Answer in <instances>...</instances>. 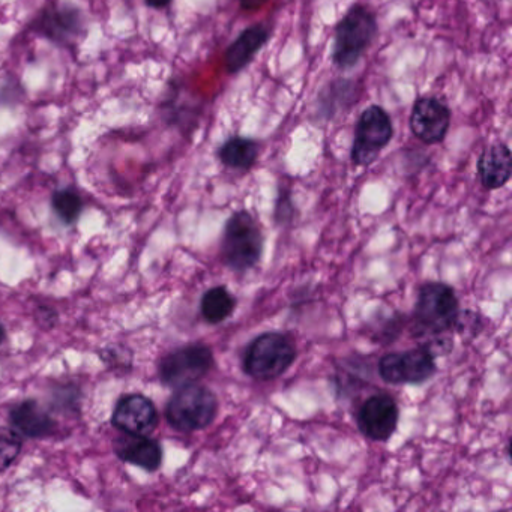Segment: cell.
I'll list each match as a JSON object with an SVG mask.
<instances>
[{"label":"cell","instance_id":"obj_11","mask_svg":"<svg viewBox=\"0 0 512 512\" xmlns=\"http://www.w3.org/2000/svg\"><path fill=\"white\" fill-rule=\"evenodd\" d=\"M113 425L125 434L148 436L158 424L154 403L145 395H125L113 412Z\"/></svg>","mask_w":512,"mask_h":512},{"label":"cell","instance_id":"obj_19","mask_svg":"<svg viewBox=\"0 0 512 512\" xmlns=\"http://www.w3.org/2000/svg\"><path fill=\"white\" fill-rule=\"evenodd\" d=\"M53 209L64 223H76L77 218L82 214L83 202L79 194L73 190H59L53 194Z\"/></svg>","mask_w":512,"mask_h":512},{"label":"cell","instance_id":"obj_21","mask_svg":"<svg viewBox=\"0 0 512 512\" xmlns=\"http://www.w3.org/2000/svg\"><path fill=\"white\" fill-rule=\"evenodd\" d=\"M268 2L269 0H239L242 10L247 11V13L259 11L260 8L265 7Z\"/></svg>","mask_w":512,"mask_h":512},{"label":"cell","instance_id":"obj_4","mask_svg":"<svg viewBox=\"0 0 512 512\" xmlns=\"http://www.w3.org/2000/svg\"><path fill=\"white\" fill-rule=\"evenodd\" d=\"M217 412L214 392L197 383L178 388L166 407L167 421L179 431L203 430L214 422Z\"/></svg>","mask_w":512,"mask_h":512},{"label":"cell","instance_id":"obj_9","mask_svg":"<svg viewBox=\"0 0 512 512\" xmlns=\"http://www.w3.org/2000/svg\"><path fill=\"white\" fill-rule=\"evenodd\" d=\"M451 125V110L433 97H422L413 104L410 130L425 145H437L445 140Z\"/></svg>","mask_w":512,"mask_h":512},{"label":"cell","instance_id":"obj_1","mask_svg":"<svg viewBox=\"0 0 512 512\" xmlns=\"http://www.w3.org/2000/svg\"><path fill=\"white\" fill-rule=\"evenodd\" d=\"M379 26L376 16L364 5H353L346 16L335 26L332 62L340 70L355 67L365 55L374 38L377 37Z\"/></svg>","mask_w":512,"mask_h":512},{"label":"cell","instance_id":"obj_22","mask_svg":"<svg viewBox=\"0 0 512 512\" xmlns=\"http://www.w3.org/2000/svg\"><path fill=\"white\" fill-rule=\"evenodd\" d=\"M172 0H146V4L155 10H163V8L169 7Z\"/></svg>","mask_w":512,"mask_h":512},{"label":"cell","instance_id":"obj_12","mask_svg":"<svg viewBox=\"0 0 512 512\" xmlns=\"http://www.w3.org/2000/svg\"><path fill=\"white\" fill-rule=\"evenodd\" d=\"M271 37V29L265 25H254L245 29L224 53V67L229 74L244 70L254 56L266 46Z\"/></svg>","mask_w":512,"mask_h":512},{"label":"cell","instance_id":"obj_16","mask_svg":"<svg viewBox=\"0 0 512 512\" xmlns=\"http://www.w3.org/2000/svg\"><path fill=\"white\" fill-rule=\"evenodd\" d=\"M11 424L17 433L31 439L49 436L55 428L52 416L34 400H26L11 410Z\"/></svg>","mask_w":512,"mask_h":512},{"label":"cell","instance_id":"obj_10","mask_svg":"<svg viewBox=\"0 0 512 512\" xmlns=\"http://www.w3.org/2000/svg\"><path fill=\"white\" fill-rule=\"evenodd\" d=\"M398 407L394 398L386 394L373 395L359 409L356 421L359 430L368 439L386 442L398 424Z\"/></svg>","mask_w":512,"mask_h":512},{"label":"cell","instance_id":"obj_8","mask_svg":"<svg viewBox=\"0 0 512 512\" xmlns=\"http://www.w3.org/2000/svg\"><path fill=\"white\" fill-rule=\"evenodd\" d=\"M433 353L427 347L389 353L379 362L380 377L392 385L424 383L436 373Z\"/></svg>","mask_w":512,"mask_h":512},{"label":"cell","instance_id":"obj_5","mask_svg":"<svg viewBox=\"0 0 512 512\" xmlns=\"http://www.w3.org/2000/svg\"><path fill=\"white\" fill-rule=\"evenodd\" d=\"M415 323L425 334L449 331L458 322V299L452 287L443 283H427L419 289L415 307Z\"/></svg>","mask_w":512,"mask_h":512},{"label":"cell","instance_id":"obj_13","mask_svg":"<svg viewBox=\"0 0 512 512\" xmlns=\"http://www.w3.org/2000/svg\"><path fill=\"white\" fill-rule=\"evenodd\" d=\"M478 175L487 190H497L508 184L512 175V157L505 143H494L482 152Z\"/></svg>","mask_w":512,"mask_h":512},{"label":"cell","instance_id":"obj_17","mask_svg":"<svg viewBox=\"0 0 512 512\" xmlns=\"http://www.w3.org/2000/svg\"><path fill=\"white\" fill-rule=\"evenodd\" d=\"M259 154V143L241 136L227 140L218 151L221 163L235 170H250L256 164Z\"/></svg>","mask_w":512,"mask_h":512},{"label":"cell","instance_id":"obj_18","mask_svg":"<svg viewBox=\"0 0 512 512\" xmlns=\"http://www.w3.org/2000/svg\"><path fill=\"white\" fill-rule=\"evenodd\" d=\"M235 298L226 287L208 290L202 298V314L209 323H221L235 311Z\"/></svg>","mask_w":512,"mask_h":512},{"label":"cell","instance_id":"obj_6","mask_svg":"<svg viewBox=\"0 0 512 512\" xmlns=\"http://www.w3.org/2000/svg\"><path fill=\"white\" fill-rule=\"evenodd\" d=\"M394 137L391 116L380 106H370L359 116L352 145L356 166H371Z\"/></svg>","mask_w":512,"mask_h":512},{"label":"cell","instance_id":"obj_2","mask_svg":"<svg viewBox=\"0 0 512 512\" xmlns=\"http://www.w3.org/2000/svg\"><path fill=\"white\" fill-rule=\"evenodd\" d=\"M263 253V235L253 215L236 212L224 227L221 256L223 262L236 272H245L259 263Z\"/></svg>","mask_w":512,"mask_h":512},{"label":"cell","instance_id":"obj_15","mask_svg":"<svg viewBox=\"0 0 512 512\" xmlns=\"http://www.w3.org/2000/svg\"><path fill=\"white\" fill-rule=\"evenodd\" d=\"M82 28V16L76 8H49L38 20V31L56 43L73 41Z\"/></svg>","mask_w":512,"mask_h":512},{"label":"cell","instance_id":"obj_7","mask_svg":"<svg viewBox=\"0 0 512 512\" xmlns=\"http://www.w3.org/2000/svg\"><path fill=\"white\" fill-rule=\"evenodd\" d=\"M214 367V355L203 344H191L169 353L160 364V377L170 388L196 383Z\"/></svg>","mask_w":512,"mask_h":512},{"label":"cell","instance_id":"obj_20","mask_svg":"<svg viewBox=\"0 0 512 512\" xmlns=\"http://www.w3.org/2000/svg\"><path fill=\"white\" fill-rule=\"evenodd\" d=\"M22 451V439L16 431H0V472L7 470Z\"/></svg>","mask_w":512,"mask_h":512},{"label":"cell","instance_id":"obj_3","mask_svg":"<svg viewBox=\"0 0 512 512\" xmlns=\"http://www.w3.org/2000/svg\"><path fill=\"white\" fill-rule=\"evenodd\" d=\"M296 359L295 344L280 332H266L248 346L244 356L245 373L256 380L283 376Z\"/></svg>","mask_w":512,"mask_h":512},{"label":"cell","instance_id":"obj_23","mask_svg":"<svg viewBox=\"0 0 512 512\" xmlns=\"http://www.w3.org/2000/svg\"><path fill=\"white\" fill-rule=\"evenodd\" d=\"M5 340V329L4 326H2V323H0V344H2V341Z\"/></svg>","mask_w":512,"mask_h":512},{"label":"cell","instance_id":"obj_14","mask_svg":"<svg viewBox=\"0 0 512 512\" xmlns=\"http://www.w3.org/2000/svg\"><path fill=\"white\" fill-rule=\"evenodd\" d=\"M115 451L122 460L136 464L149 472L157 470L163 461V449H161L160 443L149 439L148 436L127 434L118 439Z\"/></svg>","mask_w":512,"mask_h":512}]
</instances>
